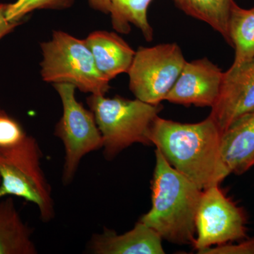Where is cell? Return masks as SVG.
Listing matches in <instances>:
<instances>
[{"label":"cell","instance_id":"cell-8","mask_svg":"<svg viewBox=\"0 0 254 254\" xmlns=\"http://www.w3.org/2000/svg\"><path fill=\"white\" fill-rule=\"evenodd\" d=\"M220 185L203 190L195 218L197 252L208 247L247 238V219L243 209L224 193Z\"/></svg>","mask_w":254,"mask_h":254},{"label":"cell","instance_id":"cell-10","mask_svg":"<svg viewBox=\"0 0 254 254\" xmlns=\"http://www.w3.org/2000/svg\"><path fill=\"white\" fill-rule=\"evenodd\" d=\"M224 72L208 58L187 62L165 100L173 104L212 107L216 103Z\"/></svg>","mask_w":254,"mask_h":254},{"label":"cell","instance_id":"cell-16","mask_svg":"<svg viewBox=\"0 0 254 254\" xmlns=\"http://www.w3.org/2000/svg\"><path fill=\"white\" fill-rule=\"evenodd\" d=\"M188 16L211 26L230 46L228 25L234 0H174Z\"/></svg>","mask_w":254,"mask_h":254},{"label":"cell","instance_id":"cell-24","mask_svg":"<svg viewBox=\"0 0 254 254\" xmlns=\"http://www.w3.org/2000/svg\"><path fill=\"white\" fill-rule=\"evenodd\" d=\"M0 184H1V177H0Z\"/></svg>","mask_w":254,"mask_h":254},{"label":"cell","instance_id":"cell-6","mask_svg":"<svg viewBox=\"0 0 254 254\" xmlns=\"http://www.w3.org/2000/svg\"><path fill=\"white\" fill-rule=\"evenodd\" d=\"M53 86L63 103V116L55 127V135L64 146L63 181L68 185L72 181L82 158L103 148V137L93 112L76 100V87L64 83Z\"/></svg>","mask_w":254,"mask_h":254},{"label":"cell","instance_id":"cell-3","mask_svg":"<svg viewBox=\"0 0 254 254\" xmlns=\"http://www.w3.org/2000/svg\"><path fill=\"white\" fill-rule=\"evenodd\" d=\"M87 104L103 137L105 158L111 160L135 143L151 144L150 128L161 111L160 104L98 95H90Z\"/></svg>","mask_w":254,"mask_h":254},{"label":"cell","instance_id":"cell-11","mask_svg":"<svg viewBox=\"0 0 254 254\" xmlns=\"http://www.w3.org/2000/svg\"><path fill=\"white\" fill-rule=\"evenodd\" d=\"M162 240L155 230L138 221L122 235L108 229L93 235L88 249L95 254H164Z\"/></svg>","mask_w":254,"mask_h":254},{"label":"cell","instance_id":"cell-23","mask_svg":"<svg viewBox=\"0 0 254 254\" xmlns=\"http://www.w3.org/2000/svg\"><path fill=\"white\" fill-rule=\"evenodd\" d=\"M3 112H4V110H2L1 109V108H0V114L2 113Z\"/></svg>","mask_w":254,"mask_h":254},{"label":"cell","instance_id":"cell-13","mask_svg":"<svg viewBox=\"0 0 254 254\" xmlns=\"http://www.w3.org/2000/svg\"><path fill=\"white\" fill-rule=\"evenodd\" d=\"M222 154L230 174L243 175L254 167V111L222 133Z\"/></svg>","mask_w":254,"mask_h":254},{"label":"cell","instance_id":"cell-2","mask_svg":"<svg viewBox=\"0 0 254 254\" xmlns=\"http://www.w3.org/2000/svg\"><path fill=\"white\" fill-rule=\"evenodd\" d=\"M151 190V208L139 221L163 240L178 245H193L203 190L174 168L158 148Z\"/></svg>","mask_w":254,"mask_h":254},{"label":"cell","instance_id":"cell-22","mask_svg":"<svg viewBox=\"0 0 254 254\" xmlns=\"http://www.w3.org/2000/svg\"><path fill=\"white\" fill-rule=\"evenodd\" d=\"M88 1L90 6L93 9L104 14H110L113 0H88Z\"/></svg>","mask_w":254,"mask_h":254},{"label":"cell","instance_id":"cell-17","mask_svg":"<svg viewBox=\"0 0 254 254\" xmlns=\"http://www.w3.org/2000/svg\"><path fill=\"white\" fill-rule=\"evenodd\" d=\"M153 0H113L111 10L114 28L120 33L129 31V23L137 26L150 42L153 39V28L147 16L148 6Z\"/></svg>","mask_w":254,"mask_h":254},{"label":"cell","instance_id":"cell-1","mask_svg":"<svg viewBox=\"0 0 254 254\" xmlns=\"http://www.w3.org/2000/svg\"><path fill=\"white\" fill-rule=\"evenodd\" d=\"M222 132L208 117L198 123H180L157 117L150 141L169 163L204 190L220 185L230 170L224 161Z\"/></svg>","mask_w":254,"mask_h":254},{"label":"cell","instance_id":"cell-18","mask_svg":"<svg viewBox=\"0 0 254 254\" xmlns=\"http://www.w3.org/2000/svg\"><path fill=\"white\" fill-rule=\"evenodd\" d=\"M75 0H16L8 4L6 16L11 22L22 23L27 15L36 10H62L72 6Z\"/></svg>","mask_w":254,"mask_h":254},{"label":"cell","instance_id":"cell-15","mask_svg":"<svg viewBox=\"0 0 254 254\" xmlns=\"http://www.w3.org/2000/svg\"><path fill=\"white\" fill-rule=\"evenodd\" d=\"M230 46L235 51L232 66H239L254 58V7L243 9L234 2L228 25Z\"/></svg>","mask_w":254,"mask_h":254},{"label":"cell","instance_id":"cell-14","mask_svg":"<svg viewBox=\"0 0 254 254\" xmlns=\"http://www.w3.org/2000/svg\"><path fill=\"white\" fill-rule=\"evenodd\" d=\"M37 253L32 230L23 222L12 198H0V254Z\"/></svg>","mask_w":254,"mask_h":254},{"label":"cell","instance_id":"cell-9","mask_svg":"<svg viewBox=\"0 0 254 254\" xmlns=\"http://www.w3.org/2000/svg\"><path fill=\"white\" fill-rule=\"evenodd\" d=\"M254 111V58L231 66L224 72L221 88L210 117L222 133L232 124Z\"/></svg>","mask_w":254,"mask_h":254},{"label":"cell","instance_id":"cell-12","mask_svg":"<svg viewBox=\"0 0 254 254\" xmlns=\"http://www.w3.org/2000/svg\"><path fill=\"white\" fill-rule=\"evenodd\" d=\"M85 41L97 68L109 81L128 72L136 51L123 38L113 32L95 31Z\"/></svg>","mask_w":254,"mask_h":254},{"label":"cell","instance_id":"cell-5","mask_svg":"<svg viewBox=\"0 0 254 254\" xmlns=\"http://www.w3.org/2000/svg\"><path fill=\"white\" fill-rule=\"evenodd\" d=\"M36 138L28 136L12 148L0 149V198L16 196L36 205L44 222L55 217L52 190L41 166Z\"/></svg>","mask_w":254,"mask_h":254},{"label":"cell","instance_id":"cell-21","mask_svg":"<svg viewBox=\"0 0 254 254\" xmlns=\"http://www.w3.org/2000/svg\"><path fill=\"white\" fill-rule=\"evenodd\" d=\"M7 5L8 4L0 2V41L22 23L11 22L6 18V11Z\"/></svg>","mask_w":254,"mask_h":254},{"label":"cell","instance_id":"cell-4","mask_svg":"<svg viewBox=\"0 0 254 254\" xmlns=\"http://www.w3.org/2000/svg\"><path fill=\"white\" fill-rule=\"evenodd\" d=\"M43 81L69 83L83 93L105 95L110 81L100 73L85 40L63 31H54L51 39L41 43Z\"/></svg>","mask_w":254,"mask_h":254},{"label":"cell","instance_id":"cell-19","mask_svg":"<svg viewBox=\"0 0 254 254\" xmlns=\"http://www.w3.org/2000/svg\"><path fill=\"white\" fill-rule=\"evenodd\" d=\"M28 136L21 125L5 112L0 114V149L12 148Z\"/></svg>","mask_w":254,"mask_h":254},{"label":"cell","instance_id":"cell-20","mask_svg":"<svg viewBox=\"0 0 254 254\" xmlns=\"http://www.w3.org/2000/svg\"><path fill=\"white\" fill-rule=\"evenodd\" d=\"M199 254H254V237L233 242L208 247L198 252Z\"/></svg>","mask_w":254,"mask_h":254},{"label":"cell","instance_id":"cell-7","mask_svg":"<svg viewBox=\"0 0 254 254\" xmlns=\"http://www.w3.org/2000/svg\"><path fill=\"white\" fill-rule=\"evenodd\" d=\"M186 60L176 43L139 47L129 69V89L137 99L151 105L165 100Z\"/></svg>","mask_w":254,"mask_h":254}]
</instances>
